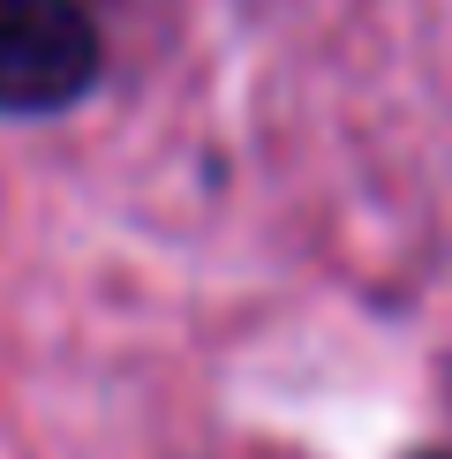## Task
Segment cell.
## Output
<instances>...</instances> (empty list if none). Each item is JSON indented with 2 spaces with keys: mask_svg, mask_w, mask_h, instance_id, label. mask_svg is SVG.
<instances>
[{
  "mask_svg": "<svg viewBox=\"0 0 452 459\" xmlns=\"http://www.w3.org/2000/svg\"><path fill=\"white\" fill-rule=\"evenodd\" d=\"M99 68L106 46L83 0H0V113H68L91 99Z\"/></svg>",
  "mask_w": 452,
  "mask_h": 459,
  "instance_id": "obj_1",
  "label": "cell"
},
{
  "mask_svg": "<svg viewBox=\"0 0 452 459\" xmlns=\"http://www.w3.org/2000/svg\"><path fill=\"white\" fill-rule=\"evenodd\" d=\"M407 459H452V452H407Z\"/></svg>",
  "mask_w": 452,
  "mask_h": 459,
  "instance_id": "obj_2",
  "label": "cell"
}]
</instances>
